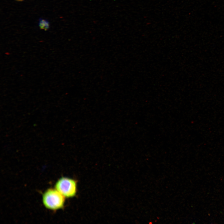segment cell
<instances>
[{
  "instance_id": "obj_3",
  "label": "cell",
  "mask_w": 224,
  "mask_h": 224,
  "mask_svg": "<svg viewBox=\"0 0 224 224\" xmlns=\"http://www.w3.org/2000/svg\"><path fill=\"white\" fill-rule=\"evenodd\" d=\"M39 26L41 29L45 30H47L49 26V23L47 20L41 19L39 20Z\"/></svg>"
},
{
  "instance_id": "obj_2",
  "label": "cell",
  "mask_w": 224,
  "mask_h": 224,
  "mask_svg": "<svg viewBox=\"0 0 224 224\" xmlns=\"http://www.w3.org/2000/svg\"><path fill=\"white\" fill-rule=\"evenodd\" d=\"M55 188L65 197H73L77 193V182L72 179L62 177L56 182Z\"/></svg>"
},
{
  "instance_id": "obj_4",
  "label": "cell",
  "mask_w": 224,
  "mask_h": 224,
  "mask_svg": "<svg viewBox=\"0 0 224 224\" xmlns=\"http://www.w3.org/2000/svg\"><path fill=\"white\" fill-rule=\"evenodd\" d=\"M16 1H23L24 0H15Z\"/></svg>"
},
{
  "instance_id": "obj_1",
  "label": "cell",
  "mask_w": 224,
  "mask_h": 224,
  "mask_svg": "<svg viewBox=\"0 0 224 224\" xmlns=\"http://www.w3.org/2000/svg\"><path fill=\"white\" fill-rule=\"evenodd\" d=\"M65 197L56 189H49L44 194L43 202L47 208L56 210L64 206Z\"/></svg>"
}]
</instances>
